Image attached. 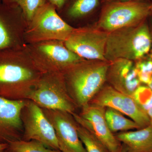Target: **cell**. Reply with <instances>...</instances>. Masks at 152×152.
<instances>
[{"label": "cell", "instance_id": "6da1fadb", "mask_svg": "<svg viewBox=\"0 0 152 152\" xmlns=\"http://www.w3.org/2000/svg\"><path fill=\"white\" fill-rule=\"evenodd\" d=\"M42 73L25 46L0 50V97L10 100L28 99Z\"/></svg>", "mask_w": 152, "mask_h": 152}, {"label": "cell", "instance_id": "7a4b0ae2", "mask_svg": "<svg viewBox=\"0 0 152 152\" xmlns=\"http://www.w3.org/2000/svg\"><path fill=\"white\" fill-rule=\"evenodd\" d=\"M110 64L85 60L63 73L68 92L78 108L88 104L105 84Z\"/></svg>", "mask_w": 152, "mask_h": 152}, {"label": "cell", "instance_id": "3957f363", "mask_svg": "<svg viewBox=\"0 0 152 152\" xmlns=\"http://www.w3.org/2000/svg\"><path fill=\"white\" fill-rule=\"evenodd\" d=\"M152 44L151 32L145 20L108 33L105 58L108 61L118 58L138 61L149 53Z\"/></svg>", "mask_w": 152, "mask_h": 152}, {"label": "cell", "instance_id": "277c9868", "mask_svg": "<svg viewBox=\"0 0 152 152\" xmlns=\"http://www.w3.org/2000/svg\"><path fill=\"white\" fill-rule=\"evenodd\" d=\"M42 109L58 110L73 114L77 107L70 96L62 73H43L28 96Z\"/></svg>", "mask_w": 152, "mask_h": 152}, {"label": "cell", "instance_id": "5b68a950", "mask_svg": "<svg viewBox=\"0 0 152 152\" xmlns=\"http://www.w3.org/2000/svg\"><path fill=\"white\" fill-rule=\"evenodd\" d=\"M36 66L42 73H63L70 67L85 59L60 40L43 41L25 45Z\"/></svg>", "mask_w": 152, "mask_h": 152}, {"label": "cell", "instance_id": "8992f818", "mask_svg": "<svg viewBox=\"0 0 152 152\" xmlns=\"http://www.w3.org/2000/svg\"><path fill=\"white\" fill-rule=\"evenodd\" d=\"M75 28L65 21L55 7L48 2L38 11L27 26L24 34L25 44L49 40L65 42Z\"/></svg>", "mask_w": 152, "mask_h": 152}, {"label": "cell", "instance_id": "52a82bcc", "mask_svg": "<svg viewBox=\"0 0 152 152\" xmlns=\"http://www.w3.org/2000/svg\"><path fill=\"white\" fill-rule=\"evenodd\" d=\"M151 4L143 2H104L96 27L109 33L139 24L150 15Z\"/></svg>", "mask_w": 152, "mask_h": 152}, {"label": "cell", "instance_id": "ba28073f", "mask_svg": "<svg viewBox=\"0 0 152 152\" xmlns=\"http://www.w3.org/2000/svg\"><path fill=\"white\" fill-rule=\"evenodd\" d=\"M23 133L22 140H35L51 149L60 150L53 127L42 109L35 103L27 100L21 113Z\"/></svg>", "mask_w": 152, "mask_h": 152}, {"label": "cell", "instance_id": "9c48e42d", "mask_svg": "<svg viewBox=\"0 0 152 152\" xmlns=\"http://www.w3.org/2000/svg\"><path fill=\"white\" fill-rule=\"evenodd\" d=\"M108 33L89 26L75 28L65 45L85 60L107 61L105 50Z\"/></svg>", "mask_w": 152, "mask_h": 152}, {"label": "cell", "instance_id": "30bf717a", "mask_svg": "<svg viewBox=\"0 0 152 152\" xmlns=\"http://www.w3.org/2000/svg\"><path fill=\"white\" fill-rule=\"evenodd\" d=\"M89 103L121 112L137 124L140 129L150 126L147 113L134 98L120 92L108 84L104 85Z\"/></svg>", "mask_w": 152, "mask_h": 152}, {"label": "cell", "instance_id": "8fae6325", "mask_svg": "<svg viewBox=\"0 0 152 152\" xmlns=\"http://www.w3.org/2000/svg\"><path fill=\"white\" fill-rule=\"evenodd\" d=\"M27 26L18 6L0 1V50L24 47Z\"/></svg>", "mask_w": 152, "mask_h": 152}, {"label": "cell", "instance_id": "7c38bea8", "mask_svg": "<svg viewBox=\"0 0 152 152\" xmlns=\"http://www.w3.org/2000/svg\"><path fill=\"white\" fill-rule=\"evenodd\" d=\"M105 108L89 103L81 108L79 113L72 115L79 125L92 133L109 151L118 152L121 144L109 129L105 115Z\"/></svg>", "mask_w": 152, "mask_h": 152}, {"label": "cell", "instance_id": "4fadbf2b", "mask_svg": "<svg viewBox=\"0 0 152 152\" xmlns=\"http://www.w3.org/2000/svg\"><path fill=\"white\" fill-rule=\"evenodd\" d=\"M42 109L53 127L60 151L87 152L79 136L77 123L72 114L58 110Z\"/></svg>", "mask_w": 152, "mask_h": 152}, {"label": "cell", "instance_id": "5bb4252c", "mask_svg": "<svg viewBox=\"0 0 152 152\" xmlns=\"http://www.w3.org/2000/svg\"><path fill=\"white\" fill-rule=\"evenodd\" d=\"M27 100H10L0 97V144L22 140L23 127L21 113Z\"/></svg>", "mask_w": 152, "mask_h": 152}, {"label": "cell", "instance_id": "9a60e30c", "mask_svg": "<svg viewBox=\"0 0 152 152\" xmlns=\"http://www.w3.org/2000/svg\"><path fill=\"white\" fill-rule=\"evenodd\" d=\"M106 82L117 91L132 96L141 84L134 61L124 58L110 61Z\"/></svg>", "mask_w": 152, "mask_h": 152}, {"label": "cell", "instance_id": "2e32d148", "mask_svg": "<svg viewBox=\"0 0 152 152\" xmlns=\"http://www.w3.org/2000/svg\"><path fill=\"white\" fill-rule=\"evenodd\" d=\"M102 0H65L58 14L67 23L80 24L94 14L101 11Z\"/></svg>", "mask_w": 152, "mask_h": 152}, {"label": "cell", "instance_id": "e0dca14e", "mask_svg": "<svg viewBox=\"0 0 152 152\" xmlns=\"http://www.w3.org/2000/svg\"><path fill=\"white\" fill-rule=\"evenodd\" d=\"M115 136L124 146L126 152L152 151V127L151 126L135 131L117 133Z\"/></svg>", "mask_w": 152, "mask_h": 152}, {"label": "cell", "instance_id": "ac0fdd59", "mask_svg": "<svg viewBox=\"0 0 152 152\" xmlns=\"http://www.w3.org/2000/svg\"><path fill=\"white\" fill-rule=\"evenodd\" d=\"M105 115L109 129L113 134L140 129L132 120L112 108H106Z\"/></svg>", "mask_w": 152, "mask_h": 152}, {"label": "cell", "instance_id": "d6986e66", "mask_svg": "<svg viewBox=\"0 0 152 152\" xmlns=\"http://www.w3.org/2000/svg\"><path fill=\"white\" fill-rule=\"evenodd\" d=\"M6 151L7 152H62L60 150L49 148L38 141L22 140L10 143Z\"/></svg>", "mask_w": 152, "mask_h": 152}, {"label": "cell", "instance_id": "ffe728a7", "mask_svg": "<svg viewBox=\"0 0 152 152\" xmlns=\"http://www.w3.org/2000/svg\"><path fill=\"white\" fill-rule=\"evenodd\" d=\"M9 4H14L21 10L27 25L32 20L38 11L43 7L48 0H1Z\"/></svg>", "mask_w": 152, "mask_h": 152}, {"label": "cell", "instance_id": "44dd1931", "mask_svg": "<svg viewBox=\"0 0 152 152\" xmlns=\"http://www.w3.org/2000/svg\"><path fill=\"white\" fill-rule=\"evenodd\" d=\"M77 131L80 138L87 152H110L105 146L92 133L78 124Z\"/></svg>", "mask_w": 152, "mask_h": 152}, {"label": "cell", "instance_id": "7402d4cb", "mask_svg": "<svg viewBox=\"0 0 152 152\" xmlns=\"http://www.w3.org/2000/svg\"><path fill=\"white\" fill-rule=\"evenodd\" d=\"M139 105L146 112L152 108V90L148 86H140L132 95Z\"/></svg>", "mask_w": 152, "mask_h": 152}, {"label": "cell", "instance_id": "603a6c76", "mask_svg": "<svg viewBox=\"0 0 152 152\" xmlns=\"http://www.w3.org/2000/svg\"><path fill=\"white\" fill-rule=\"evenodd\" d=\"M135 64L138 77L141 83L148 85L152 77V60H138Z\"/></svg>", "mask_w": 152, "mask_h": 152}, {"label": "cell", "instance_id": "cb8c5ba5", "mask_svg": "<svg viewBox=\"0 0 152 152\" xmlns=\"http://www.w3.org/2000/svg\"><path fill=\"white\" fill-rule=\"evenodd\" d=\"M65 1V0H48V1L55 7L57 11H58L62 7Z\"/></svg>", "mask_w": 152, "mask_h": 152}, {"label": "cell", "instance_id": "d4e9b609", "mask_svg": "<svg viewBox=\"0 0 152 152\" xmlns=\"http://www.w3.org/2000/svg\"><path fill=\"white\" fill-rule=\"evenodd\" d=\"M103 2H143L151 3L152 0H102Z\"/></svg>", "mask_w": 152, "mask_h": 152}, {"label": "cell", "instance_id": "484cf974", "mask_svg": "<svg viewBox=\"0 0 152 152\" xmlns=\"http://www.w3.org/2000/svg\"><path fill=\"white\" fill-rule=\"evenodd\" d=\"M147 114H148V116L150 120V126L152 127V108L147 112Z\"/></svg>", "mask_w": 152, "mask_h": 152}, {"label": "cell", "instance_id": "4316f807", "mask_svg": "<svg viewBox=\"0 0 152 152\" xmlns=\"http://www.w3.org/2000/svg\"><path fill=\"white\" fill-rule=\"evenodd\" d=\"M8 144H0V152L4 151L7 148Z\"/></svg>", "mask_w": 152, "mask_h": 152}, {"label": "cell", "instance_id": "83f0119b", "mask_svg": "<svg viewBox=\"0 0 152 152\" xmlns=\"http://www.w3.org/2000/svg\"><path fill=\"white\" fill-rule=\"evenodd\" d=\"M118 152H126V148L122 144H121V149Z\"/></svg>", "mask_w": 152, "mask_h": 152}, {"label": "cell", "instance_id": "f1b7e54d", "mask_svg": "<svg viewBox=\"0 0 152 152\" xmlns=\"http://www.w3.org/2000/svg\"><path fill=\"white\" fill-rule=\"evenodd\" d=\"M148 86L152 90V77L151 81H150V83L148 85Z\"/></svg>", "mask_w": 152, "mask_h": 152}, {"label": "cell", "instance_id": "f546056e", "mask_svg": "<svg viewBox=\"0 0 152 152\" xmlns=\"http://www.w3.org/2000/svg\"><path fill=\"white\" fill-rule=\"evenodd\" d=\"M150 15H152V1L151 3V7H150Z\"/></svg>", "mask_w": 152, "mask_h": 152}, {"label": "cell", "instance_id": "4dcf8cb0", "mask_svg": "<svg viewBox=\"0 0 152 152\" xmlns=\"http://www.w3.org/2000/svg\"><path fill=\"white\" fill-rule=\"evenodd\" d=\"M151 37H152V32H151Z\"/></svg>", "mask_w": 152, "mask_h": 152}, {"label": "cell", "instance_id": "1f68e13d", "mask_svg": "<svg viewBox=\"0 0 152 152\" xmlns=\"http://www.w3.org/2000/svg\"><path fill=\"white\" fill-rule=\"evenodd\" d=\"M7 152V151H4V152Z\"/></svg>", "mask_w": 152, "mask_h": 152}, {"label": "cell", "instance_id": "d6a6232c", "mask_svg": "<svg viewBox=\"0 0 152 152\" xmlns=\"http://www.w3.org/2000/svg\"><path fill=\"white\" fill-rule=\"evenodd\" d=\"M152 152V151H151V152Z\"/></svg>", "mask_w": 152, "mask_h": 152}, {"label": "cell", "instance_id": "836d02e7", "mask_svg": "<svg viewBox=\"0 0 152 152\" xmlns=\"http://www.w3.org/2000/svg\"><path fill=\"white\" fill-rule=\"evenodd\" d=\"M0 1H1V0H0Z\"/></svg>", "mask_w": 152, "mask_h": 152}]
</instances>
